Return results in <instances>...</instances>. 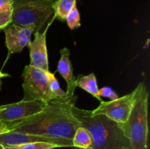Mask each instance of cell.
<instances>
[{"instance_id": "cell-15", "label": "cell", "mask_w": 150, "mask_h": 149, "mask_svg": "<svg viewBox=\"0 0 150 149\" xmlns=\"http://www.w3.org/2000/svg\"><path fill=\"white\" fill-rule=\"evenodd\" d=\"M6 149H55L60 148L57 145L44 142H35V143H23L16 145L5 147Z\"/></svg>"}, {"instance_id": "cell-21", "label": "cell", "mask_w": 150, "mask_h": 149, "mask_svg": "<svg viewBox=\"0 0 150 149\" xmlns=\"http://www.w3.org/2000/svg\"><path fill=\"white\" fill-rule=\"evenodd\" d=\"M9 131H10V129H9L8 126L4 123L0 122V134H3V133L9 132Z\"/></svg>"}, {"instance_id": "cell-19", "label": "cell", "mask_w": 150, "mask_h": 149, "mask_svg": "<svg viewBox=\"0 0 150 149\" xmlns=\"http://www.w3.org/2000/svg\"><path fill=\"white\" fill-rule=\"evenodd\" d=\"M98 93H99L100 96H103V97L109 98L110 101L115 100V99H118V95L116 93V92L111 89V87H103L101 89L98 91Z\"/></svg>"}, {"instance_id": "cell-4", "label": "cell", "mask_w": 150, "mask_h": 149, "mask_svg": "<svg viewBox=\"0 0 150 149\" xmlns=\"http://www.w3.org/2000/svg\"><path fill=\"white\" fill-rule=\"evenodd\" d=\"M51 0H16L13 3L11 23L40 32L54 15Z\"/></svg>"}, {"instance_id": "cell-10", "label": "cell", "mask_w": 150, "mask_h": 149, "mask_svg": "<svg viewBox=\"0 0 150 149\" xmlns=\"http://www.w3.org/2000/svg\"><path fill=\"white\" fill-rule=\"evenodd\" d=\"M35 142L52 143V144L57 145L60 148H73L72 140H58V139L33 135V134L21 132H16V131H9L0 134V143L4 147L23 144V143H35Z\"/></svg>"}, {"instance_id": "cell-12", "label": "cell", "mask_w": 150, "mask_h": 149, "mask_svg": "<svg viewBox=\"0 0 150 149\" xmlns=\"http://www.w3.org/2000/svg\"><path fill=\"white\" fill-rule=\"evenodd\" d=\"M75 84H76V87H79L83 89L86 92L95 96L100 102H103L101 96H100L99 93H98L99 89H98L97 79L93 72L90 73L87 75L79 74L77 78H76Z\"/></svg>"}, {"instance_id": "cell-24", "label": "cell", "mask_w": 150, "mask_h": 149, "mask_svg": "<svg viewBox=\"0 0 150 149\" xmlns=\"http://www.w3.org/2000/svg\"><path fill=\"white\" fill-rule=\"evenodd\" d=\"M13 1H16V0H13ZM51 1H57V0H51Z\"/></svg>"}, {"instance_id": "cell-14", "label": "cell", "mask_w": 150, "mask_h": 149, "mask_svg": "<svg viewBox=\"0 0 150 149\" xmlns=\"http://www.w3.org/2000/svg\"><path fill=\"white\" fill-rule=\"evenodd\" d=\"M76 5V0H57L54 2V17L64 21L66 16Z\"/></svg>"}, {"instance_id": "cell-23", "label": "cell", "mask_w": 150, "mask_h": 149, "mask_svg": "<svg viewBox=\"0 0 150 149\" xmlns=\"http://www.w3.org/2000/svg\"><path fill=\"white\" fill-rule=\"evenodd\" d=\"M0 149H6V148L4 147L3 145H1V143H0Z\"/></svg>"}, {"instance_id": "cell-6", "label": "cell", "mask_w": 150, "mask_h": 149, "mask_svg": "<svg viewBox=\"0 0 150 149\" xmlns=\"http://www.w3.org/2000/svg\"><path fill=\"white\" fill-rule=\"evenodd\" d=\"M44 101H23L0 106V122L10 126L20 123L31 116L39 113L47 106ZM10 129V128H9Z\"/></svg>"}, {"instance_id": "cell-2", "label": "cell", "mask_w": 150, "mask_h": 149, "mask_svg": "<svg viewBox=\"0 0 150 149\" xmlns=\"http://www.w3.org/2000/svg\"><path fill=\"white\" fill-rule=\"evenodd\" d=\"M71 109L82 127L92 134L93 143L90 149H131L120 124L104 115H93L91 110L81 109L75 105Z\"/></svg>"}, {"instance_id": "cell-3", "label": "cell", "mask_w": 150, "mask_h": 149, "mask_svg": "<svg viewBox=\"0 0 150 149\" xmlns=\"http://www.w3.org/2000/svg\"><path fill=\"white\" fill-rule=\"evenodd\" d=\"M148 99L149 93L144 83L142 82L138 85L136 99L128 118L120 124L131 149L148 148Z\"/></svg>"}, {"instance_id": "cell-18", "label": "cell", "mask_w": 150, "mask_h": 149, "mask_svg": "<svg viewBox=\"0 0 150 149\" xmlns=\"http://www.w3.org/2000/svg\"><path fill=\"white\" fill-rule=\"evenodd\" d=\"M13 5L0 9V32L12 21V13H13Z\"/></svg>"}, {"instance_id": "cell-1", "label": "cell", "mask_w": 150, "mask_h": 149, "mask_svg": "<svg viewBox=\"0 0 150 149\" xmlns=\"http://www.w3.org/2000/svg\"><path fill=\"white\" fill-rule=\"evenodd\" d=\"M75 103L67 99L51 100L39 113L9 128L10 131L73 141L76 129L81 126L72 111Z\"/></svg>"}, {"instance_id": "cell-25", "label": "cell", "mask_w": 150, "mask_h": 149, "mask_svg": "<svg viewBox=\"0 0 150 149\" xmlns=\"http://www.w3.org/2000/svg\"><path fill=\"white\" fill-rule=\"evenodd\" d=\"M126 149H130V148H126Z\"/></svg>"}, {"instance_id": "cell-17", "label": "cell", "mask_w": 150, "mask_h": 149, "mask_svg": "<svg viewBox=\"0 0 150 149\" xmlns=\"http://www.w3.org/2000/svg\"><path fill=\"white\" fill-rule=\"evenodd\" d=\"M65 21L70 29H75L81 26V18L77 7L74 6L70 13L66 16Z\"/></svg>"}, {"instance_id": "cell-8", "label": "cell", "mask_w": 150, "mask_h": 149, "mask_svg": "<svg viewBox=\"0 0 150 149\" xmlns=\"http://www.w3.org/2000/svg\"><path fill=\"white\" fill-rule=\"evenodd\" d=\"M56 18H51L50 22L47 24L45 31L42 33L38 32L35 33V37L31 41L28 47L30 51V64L29 65L34 67L41 69L42 70L48 72V58L46 47V34L49 26Z\"/></svg>"}, {"instance_id": "cell-5", "label": "cell", "mask_w": 150, "mask_h": 149, "mask_svg": "<svg viewBox=\"0 0 150 149\" xmlns=\"http://www.w3.org/2000/svg\"><path fill=\"white\" fill-rule=\"evenodd\" d=\"M47 72L41 69L27 65L24 67L21 74L23 78V87L24 96L22 100L32 101L39 99L48 102L54 99H59L51 92L49 88V79Z\"/></svg>"}, {"instance_id": "cell-16", "label": "cell", "mask_w": 150, "mask_h": 149, "mask_svg": "<svg viewBox=\"0 0 150 149\" xmlns=\"http://www.w3.org/2000/svg\"><path fill=\"white\" fill-rule=\"evenodd\" d=\"M48 79H49V88L53 93L59 99H67L66 96V92L64 91L62 89L60 88L59 82L54 74L51 73V72L48 74Z\"/></svg>"}, {"instance_id": "cell-20", "label": "cell", "mask_w": 150, "mask_h": 149, "mask_svg": "<svg viewBox=\"0 0 150 149\" xmlns=\"http://www.w3.org/2000/svg\"><path fill=\"white\" fill-rule=\"evenodd\" d=\"M13 0H0V9L13 5Z\"/></svg>"}, {"instance_id": "cell-11", "label": "cell", "mask_w": 150, "mask_h": 149, "mask_svg": "<svg viewBox=\"0 0 150 149\" xmlns=\"http://www.w3.org/2000/svg\"><path fill=\"white\" fill-rule=\"evenodd\" d=\"M60 54L61 58L57 66V72L61 74L67 83V99L71 102H76L77 98L75 95V90L76 88L75 84L76 77L73 74V69L70 60V51L67 48H64L60 51Z\"/></svg>"}, {"instance_id": "cell-7", "label": "cell", "mask_w": 150, "mask_h": 149, "mask_svg": "<svg viewBox=\"0 0 150 149\" xmlns=\"http://www.w3.org/2000/svg\"><path fill=\"white\" fill-rule=\"evenodd\" d=\"M137 93L138 86L131 93L119 97L115 100L103 101L96 109L91 110V112L93 115H104L117 123L123 124L128 118L134 105Z\"/></svg>"}, {"instance_id": "cell-9", "label": "cell", "mask_w": 150, "mask_h": 149, "mask_svg": "<svg viewBox=\"0 0 150 149\" xmlns=\"http://www.w3.org/2000/svg\"><path fill=\"white\" fill-rule=\"evenodd\" d=\"M3 31L5 34L6 46L8 50L7 60L12 54L21 52L32 41L31 39L33 32L29 29L10 23Z\"/></svg>"}, {"instance_id": "cell-22", "label": "cell", "mask_w": 150, "mask_h": 149, "mask_svg": "<svg viewBox=\"0 0 150 149\" xmlns=\"http://www.w3.org/2000/svg\"><path fill=\"white\" fill-rule=\"evenodd\" d=\"M10 77V74H7V73H3L1 72H0V80L3 77ZM0 86H1V80H0Z\"/></svg>"}, {"instance_id": "cell-13", "label": "cell", "mask_w": 150, "mask_h": 149, "mask_svg": "<svg viewBox=\"0 0 150 149\" xmlns=\"http://www.w3.org/2000/svg\"><path fill=\"white\" fill-rule=\"evenodd\" d=\"M92 137L91 133L82 126L76 129L73 138V148L79 149H90L92 146Z\"/></svg>"}]
</instances>
